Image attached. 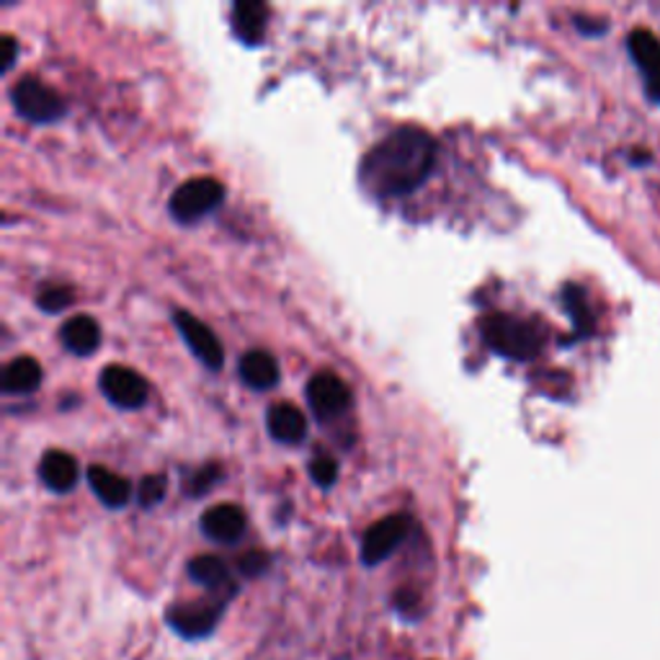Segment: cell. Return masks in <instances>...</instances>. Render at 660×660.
Wrapping results in <instances>:
<instances>
[{"label": "cell", "instance_id": "obj_1", "mask_svg": "<svg viewBox=\"0 0 660 660\" xmlns=\"http://www.w3.org/2000/svg\"><path fill=\"white\" fill-rule=\"evenodd\" d=\"M436 142L421 127H400L364 155L359 181L377 199L406 196L434 173Z\"/></svg>", "mask_w": 660, "mask_h": 660}, {"label": "cell", "instance_id": "obj_2", "mask_svg": "<svg viewBox=\"0 0 660 660\" xmlns=\"http://www.w3.org/2000/svg\"><path fill=\"white\" fill-rule=\"evenodd\" d=\"M480 336L495 353L506 359L529 361L535 359L544 346V331L535 321L493 312L480 321Z\"/></svg>", "mask_w": 660, "mask_h": 660}, {"label": "cell", "instance_id": "obj_3", "mask_svg": "<svg viewBox=\"0 0 660 660\" xmlns=\"http://www.w3.org/2000/svg\"><path fill=\"white\" fill-rule=\"evenodd\" d=\"M11 101L21 117L34 124H52L65 113V101L57 94L52 85L34 75H24L13 83Z\"/></svg>", "mask_w": 660, "mask_h": 660}, {"label": "cell", "instance_id": "obj_4", "mask_svg": "<svg viewBox=\"0 0 660 660\" xmlns=\"http://www.w3.org/2000/svg\"><path fill=\"white\" fill-rule=\"evenodd\" d=\"M225 202V187L217 179H189L183 181L179 189L173 191L168 199V209L173 219H179L183 225L199 223L202 217H207L209 212H215L219 204Z\"/></svg>", "mask_w": 660, "mask_h": 660}, {"label": "cell", "instance_id": "obj_5", "mask_svg": "<svg viewBox=\"0 0 660 660\" xmlns=\"http://www.w3.org/2000/svg\"><path fill=\"white\" fill-rule=\"evenodd\" d=\"M413 529L408 514H395L385 516L377 524L367 529L364 542H361V563L364 565H380L393 555V552L406 542V537Z\"/></svg>", "mask_w": 660, "mask_h": 660}, {"label": "cell", "instance_id": "obj_6", "mask_svg": "<svg viewBox=\"0 0 660 660\" xmlns=\"http://www.w3.org/2000/svg\"><path fill=\"white\" fill-rule=\"evenodd\" d=\"M98 387L111 406L122 410H137L147 403V382L130 367L109 364L98 377Z\"/></svg>", "mask_w": 660, "mask_h": 660}, {"label": "cell", "instance_id": "obj_7", "mask_svg": "<svg viewBox=\"0 0 660 660\" xmlns=\"http://www.w3.org/2000/svg\"><path fill=\"white\" fill-rule=\"evenodd\" d=\"M173 323H176V328H179L181 338L187 340L191 353H194V357L202 361L204 367L212 369V372L223 369V364H225L223 344H219L215 331H212L207 323H202L196 315H191V312H187V310H176Z\"/></svg>", "mask_w": 660, "mask_h": 660}, {"label": "cell", "instance_id": "obj_8", "mask_svg": "<svg viewBox=\"0 0 660 660\" xmlns=\"http://www.w3.org/2000/svg\"><path fill=\"white\" fill-rule=\"evenodd\" d=\"M308 403L317 421L325 423L349 408L351 389L338 374L321 372L308 382Z\"/></svg>", "mask_w": 660, "mask_h": 660}, {"label": "cell", "instance_id": "obj_9", "mask_svg": "<svg viewBox=\"0 0 660 660\" xmlns=\"http://www.w3.org/2000/svg\"><path fill=\"white\" fill-rule=\"evenodd\" d=\"M219 614H223V604H215V601H191V604H179L170 609L168 624L183 637H204L212 633Z\"/></svg>", "mask_w": 660, "mask_h": 660}, {"label": "cell", "instance_id": "obj_10", "mask_svg": "<svg viewBox=\"0 0 660 660\" xmlns=\"http://www.w3.org/2000/svg\"><path fill=\"white\" fill-rule=\"evenodd\" d=\"M245 511L236 503H217L202 514V531L212 542L232 544L245 535Z\"/></svg>", "mask_w": 660, "mask_h": 660}, {"label": "cell", "instance_id": "obj_11", "mask_svg": "<svg viewBox=\"0 0 660 660\" xmlns=\"http://www.w3.org/2000/svg\"><path fill=\"white\" fill-rule=\"evenodd\" d=\"M39 478L52 493H70L81 480V467L73 454L49 449L39 463Z\"/></svg>", "mask_w": 660, "mask_h": 660}, {"label": "cell", "instance_id": "obj_12", "mask_svg": "<svg viewBox=\"0 0 660 660\" xmlns=\"http://www.w3.org/2000/svg\"><path fill=\"white\" fill-rule=\"evenodd\" d=\"M268 434H272L279 444H300L308 436V418L297 406L289 403H276L268 408Z\"/></svg>", "mask_w": 660, "mask_h": 660}, {"label": "cell", "instance_id": "obj_13", "mask_svg": "<svg viewBox=\"0 0 660 660\" xmlns=\"http://www.w3.org/2000/svg\"><path fill=\"white\" fill-rule=\"evenodd\" d=\"M85 478H88V485L94 488L96 499L101 501L104 506L124 508L127 503H130V499H132L130 480L119 478V475L111 472L109 467L91 465L88 472H85Z\"/></svg>", "mask_w": 660, "mask_h": 660}, {"label": "cell", "instance_id": "obj_14", "mask_svg": "<svg viewBox=\"0 0 660 660\" xmlns=\"http://www.w3.org/2000/svg\"><path fill=\"white\" fill-rule=\"evenodd\" d=\"M268 5L259 0H240L232 5V32L243 45H259L266 34Z\"/></svg>", "mask_w": 660, "mask_h": 660}, {"label": "cell", "instance_id": "obj_15", "mask_svg": "<svg viewBox=\"0 0 660 660\" xmlns=\"http://www.w3.org/2000/svg\"><path fill=\"white\" fill-rule=\"evenodd\" d=\"M240 380L251 389H272L279 382V364L272 353L264 349H253L240 357L238 364Z\"/></svg>", "mask_w": 660, "mask_h": 660}, {"label": "cell", "instance_id": "obj_16", "mask_svg": "<svg viewBox=\"0 0 660 660\" xmlns=\"http://www.w3.org/2000/svg\"><path fill=\"white\" fill-rule=\"evenodd\" d=\"M60 338L68 351L77 357H91L101 346V325L91 315H75L60 328Z\"/></svg>", "mask_w": 660, "mask_h": 660}, {"label": "cell", "instance_id": "obj_17", "mask_svg": "<svg viewBox=\"0 0 660 660\" xmlns=\"http://www.w3.org/2000/svg\"><path fill=\"white\" fill-rule=\"evenodd\" d=\"M41 385V367L37 359L19 357L3 369V393L28 395Z\"/></svg>", "mask_w": 660, "mask_h": 660}, {"label": "cell", "instance_id": "obj_18", "mask_svg": "<svg viewBox=\"0 0 660 660\" xmlns=\"http://www.w3.org/2000/svg\"><path fill=\"white\" fill-rule=\"evenodd\" d=\"M189 576L194 578L196 584L207 586L209 591H223V588L230 586V573H227V565L215 555H199L191 560Z\"/></svg>", "mask_w": 660, "mask_h": 660}, {"label": "cell", "instance_id": "obj_19", "mask_svg": "<svg viewBox=\"0 0 660 660\" xmlns=\"http://www.w3.org/2000/svg\"><path fill=\"white\" fill-rule=\"evenodd\" d=\"M563 302H565L567 315H571V321H573V328H576V338L591 336L593 312H591V308H588L584 289L576 287V284H567V287L563 289Z\"/></svg>", "mask_w": 660, "mask_h": 660}, {"label": "cell", "instance_id": "obj_20", "mask_svg": "<svg viewBox=\"0 0 660 660\" xmlns=\"http://www.w3.org/2000/svg\"><path fill=\"white\" fill-rule=\"evenodd\" d=\"M627 47H629V55L635 57V62L645 70V73H650V70L660 62V41L656 34L645 32V28H637V32L629 34Z\"/></svg>", "mask_w": 660, "mask_h": 660}, {"label": "cell", "instance_id": "obj_21", "mask_svg": "<svg viewBox=\"0 0 660 660\" xmlns=\"http://www.w3.org/2000/svg\"><path fill=\"white\" fill-rule=\"evenodd\" d=\"M219 480H223V465L209 463V465L199 467V470L191 475V480H189V493L194 495V499H199V495L209 493Z\"/></svg>", "mask_w": 660, "mask_h": 660}, {"label": "cell", "instance_id": "obj_22", "mask_svg": "<svg viewBox=\"0 0 660 660\" xmlns=\"http://www.w3.org/2000/svg\"><path fill=\"white\" fill-rule=\"evenodd\" d=\"M166 488H168V480L163 478V475H147L137 488V503L142 508L158 506V503L166 499Z\"/></svg>", "mask_w": 660, "mask_h": 660}, {"label": "cell", "instance_id": "obj_23", "mask_svg": "<svg viewBox=\"0 0 660 660\" xmlns=\"http://www.w3.org/2000/svg\"><path fill=\"white\" fill-rule=\"evenodd\" d=\"M73 292H70L68 287H47V289H41V295L37 297V304H39V310H45V312H62L65 308H70V304H73Z\"/></svg>", "mask_w": 660, "mask_h": 660}, {"label": "cell", "instance_id": "obj_24", "mask_svg": "<svg viewBox=\"0 0 660 660\" xmlns=\"http://www.w3.org/2000/svg\"><path fill=\"white\" fill-rule=\"evenodd\" d=\"M310 475H312V480H315L321 488L336 485L338 463H336V459H331V457H317V459H312Z\"/></svg>", "mask_w": 660, "mask_h": 660}, {"label": "cell", "instance_id": "obj_25", "mask_svg": "<svg viewBox=\"0 0 660 660\" xmlns=\"http://www.w3.org/2000/svg\"><path fill=\"white\" fill-rule=\"evenodd\" d=\"M238 565L245 576H259V573H264L268 567V557L264 552H248V555L240 557Z\"/></svg>", "mask_w": 660, "mask_h": 660}, {"label": "cell", "instance_id": "obj_26", "mask_svg": "<svg viewBox=\"0 0 660 660\" xmlns=\"http://www.w3.org/2000/svg\"><path fill=\"white\" fill-rule=\"evenodd\" d=\"M576 26H578L584 34H591V37H596V34H604V32H607V24H604V21H599V19L576 16Z\"/></svg>", "mask_w": 660, "mask_h": 660}, {"label": "cell", "instance_id": "obj_27", "mask_svg": "<svg viewBox=\"0 0 660 660\" xmlns=\"http://www.w3.org/2000/svg\"><path fill=\"white\" fill-rule=\"evenodd\" d=\"M16 52H19L16 39L3 37V73H9V70L13 68V62H16Z\"/></svg>", "mask_w": 660, "mask_h": 660}, {"label": "cell", "instance_id": "obj_28", "mask_svg": "<svg viewBox=\"0 0 660 660\" xmlns=\"http://www.w3.org/2000/svg\"><path fill=\"white\" fill-rule=\"evenodd\" d=\"M395 604H397V609H400V612H410V609L418 607V596L413 591H400V593H397Z\"/></svg>", "mask_w": 660, "mask_h": 660}, {"label": "cell", "instance_id": "obj_29", "mask_svg": "<svg viewBox=\"0 0 660 660\" xmlns=\"http://www.w3.org/2000/svg\"><path fill=\"white\" fill-rule=\"evenodd\" d=\"M645 75H648V88H650V94L656 96L658 101H660V62H658L656 68L650 70V73H645Z\"/></svg>", "mask_w": 660, "mask_h": 660}]
</instances>
